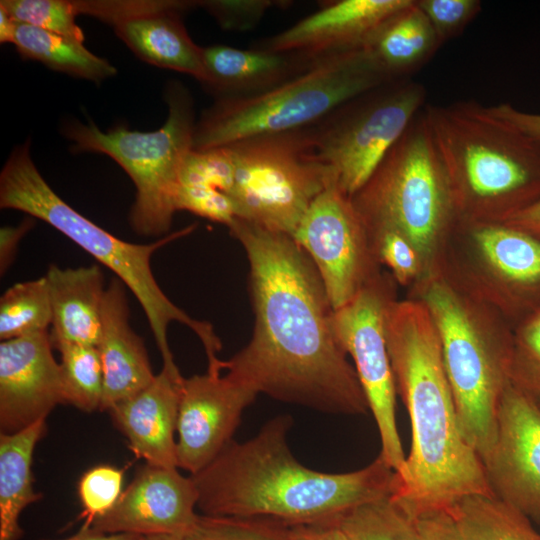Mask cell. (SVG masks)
<instances>
[{"instance_id": "cell-6", "label": "cell", "mask_w": 540, "mask_h": 540, "mask_svg": "<svg viewBox=\"0 0 540 540\" xmlns=\"http://www.w3.org/2000/svg\"><path fill=\"white\" fill-rule=\"evenodd\" d=\"M30 144L27 139L14 147L1 170L0 207L27 213L48 223L113 271L141 305L161 353L163 367L178 369L168 344L167 329L171 322H179L202 342L208 370H218L222 360L217 353L222 344L213 326L193 319L177 307L162 291L151 268L153 254L192 227L148 244L116 237L73 209L51 188L32 160Z\"/></svg>"}, {"instance_id": "cell-46", "label": "cell", "mask_w": 540, "mask_h": 540, "mask_svg": "<svg viewBox=\"0 0 540 540\" xmlns=\"http://www.w3.org/2000/svg\"><path fill=\"white\" fill-rule=\"evenodd\" d=\"M302 540H348L335 521L305 525Z\"/></svg>"}, {"instance_id": "cell-45", "label": "cell", "mask_w": 540, "mask_h": 540, "mask_svg": "<svg viewBox=\"0 0 540 540\" xmlns=\"http://www.w3.org/2000/svg\"><path fill=\"white\" fill-rule=\"evenodd\" d=\"M501 223L540 237V198L515 212Z\"/></svg>"}, {"instance_id": "cell-5", "label": "cell", "mask_w": 540, "mask_h": 540, "mask_svg": "<svg viewBox=\"0 0 540 540\" xmlns=\"http://www.w3.org/2000/svg\"><path fill=\"white\" fill-rule=\"evenodd\" d=\"M423 111L462 222H502L540 198L539 141L476 101Z\"/></svg>"}, {"instance_id": "cell-1", "label": "cell", "mask_w": 540, "mask_h": 540, "mask_svg": "<svg viewBox=\"0 0 540 540\" xmlns=\"http://www.w3.org/2000/svg\"><path fill=\"white\" fill-rule=\"evenodd\" d=\"M227 227L248 257L255 325L249 343L224 361V371L283 402L335 415L370 411L306 252L292 236L238 217Z\"/></svg>"}, {"instance_id": "cell-35", "label": "cell", "mask_w": 540, "mask_h": 540, "mask_svg": "<svg viewBox=\"0 0 540 540\" xmlns=\"http://www.w3.org/2000/svg\"><path fill=\"white\" fill-rule=\"evenodd\" d=\"M235 179V164L228 146L191 149L179 173V185L202 186L228 194Z\"/></svg>"}, {"instance_id": "cell-17", "label": "cell", "mask_w": 540, "mask_h": 540, "mask_svg": "<svg viewBox=\"0 0 540 540\" xmlns=\"http://www.w3.org/2000/svg\"><path fill=\"white\" fill-rule=\"evenodd\" d=\"M198 492L177 468L146 464L114 507L90 526L102 533L184 536L196 520Z\"/></svg>"}, {"instance_id": "cell-18", "label": "cell", "mask_w": 540, "mask_h": 540, "mask_svg": "<svg viewBox=\"0 0 540 540\" xmlns=\"http://www.w3.org/2000/svg\"><path fill=\"white\" fill-rule=\"evenodd\" d=\"M47 331L0 343V430L15 433L64 403L60 364Z\"/></svg>"}, {"instance_id": "cell-19", "label": "cell", "mask_w": 540, "mask_h": 540, "mask_svg": "<svg viewBox=\"0 0 540 540\" xmlns=\"http://www.w3.org/2000/svg\"><path fill=\"white\" fill-rule=\"evenodd\" d=\"M409 0H340L261 40L255 48L297 54L309 61L364 48L371 37Z\"/></svg>"}, {"instance_id": "cell-28", "label": "cell", "mask_w": 540, "mask_h": 540, "mask_svg": "<svg viewBox=\"0 0 540 540\" xmlns=\"http://www.w3.org/2000/svg\"><path fill=\"white\" fill-rule=\"evenodd\" d=\"M447 512L462 540H540L527 515L495 496H466Z\"/></svg>"}, {"instance_id": "cell-38", "label": "cell", "mask_w": 540, "mask_h": 540, "mask_svg": "<svg viewBox=\"0 0 540 540\" xmlns=\"http://www.w3.org/2000/svg\"><path fill=\"white\" fill-rule=\"evenodd\" d=\"M442 45L458 36L480 13L479 0H415Z\"/></svg>"}, {"instance_id": "cell-4", "label": "cell", "mask_w": 540, "mask_h": 540, "mask_svg": "<svg viewBox=\"0 0 540 540\" xmlns=\"http://www.w3.org/2000/svg\"><path fill=\"white\" fill-rule=\"evenodd\" d=\"M437 330L461 431L481 460L497 433L501 398L510 383L513 326L465 273L444 260L414 284Z\"/></svg>"}, {"instance_id": "cell-15", "label": "cell", "mask_w": 540, "mask_h": 540, "mask_svg": "<svg viewBox=\"0 0 540 540\" xmlns=\"http://www.w3.org/2000/svg\"><path fill=\"white\" fill-rule=\"evenodd\" d=\"M257 390L230 372L184 378L177 423V466L196 474L233 440Z\"/></svg>"}, {"instance_id": "cell-3", "label": "cell", "mask_w": 540, "mask_h": 540, "mask_svg": "<svg viewBox=\"0 0 540 540\" xmlns=\"http://www.w3.org/2000/svg\"><path fill=\"white\" fill-rule=\"evenodd\" d=\"M292 425L291 416H276L251 439L232 440L211 463L191 475L202 514L314 525L393 494L396 473L380 456L346 473L305 467L289 448Z\"/></svg>"}, {"instance_id": "cell-30", "label": "cell", "mask_w": 540, "mask_h": 540, "mask_svg": "<svg viewBox=\"0 0 540 540\" xmlns=\"http://www.w3.org/2000/svg\"><path fill=\"white\" fill-rule=\"evenodd\" d=\"M51 323L52 309L45 276L16 283L1 296V341L47 331Z\"/></svg>"}, {"instance_id": "cell-13", "label": "cell", "mask_w": 540, "mask_h": 540, "mask_svg": "<svg viewBox=\"0 0 540 540\" xmlns=\"http://www.w3.org/2000/svg\"><path fill=\"white\" fill-rule=\"evenodd\" d=\"M292 237L315 265L333 310L381 273L366 226L335 177L311 203Z\"/></svg>"}, {"instance_id": "cell-23", "label": "cell", "mask_w": 540, "mask_h": 540, "mask_svg": "<svg viewBox=\"0 0 540 540\" xmlns=\"http://www.w3.org/2000/svg\"><path fill=\"white\" fill-rule=\"evenodd\" d=\"M50 294L53 348L61 344L98 345L106 287L97 265L61 268L50 265L45 275Z\"/></svg>"}, {"instance_id": "cell-47", "label": "cell", "mask_w": 540, "mask_h": 540, "mask_svg": "<svg viewBox=\"0 0 540 540\" xmlns=\"http://www.w3.org/2000/svg\"><path fill=\"white\" fill-rule=\"evenodd\" d=\"M61 540H141V536L129 533H102L91 527L82 526L76 534Z\"/></svg>"}, {"instance_id": "cell-44", "label": "cell", "mask_w": 540, "mask_h": 540, "mask_svg": "<svg viewBox=\"0 0 540 540\" xmlns=\"http://www.w3.org/2000/svg\"><path fill=\"white\" fill-rule=\"evenodd\" d=\"M34 226L33 217L24 219L17 226H5L0 229V272L1 275L11 266L18 244L24 235Z\"/></svg>"}, {"instance_id": "cell-31", "label": "cell", "mask_w": 540, "mask_h": 540, "mask_svg": "<svg viewBox=\"0 0 540 540\" xmlns=\"http://www.w3.org/2000/svg\"><path fill=\"white\" fill-rule=\"evenodd\" d=\"M60 370L64 403L82 411L100 409L103 394V369L96 346L61 344Z\"/></svg>"}, {"instance_id": "cell-37", "label": "cell", "mask_w": 540, "mask_h": 540, "mask_svg": "<svg viewBox=\"0 0 540 540\" xmlns=\"http://www.w3.org/2000/svg\"><path fill=\"white\" fill-rule=\"evenodd\" d=\"M367 232L377 261L391 270L397 283L415 284L423 276L418 253L401 234L386 228L367 229Z\"/></svg>"}, {"instance_id": "cell-9", "label": "cell", "mask_w": 540, "mask_h": 540, "mask_svg": "<svg viewBox=\"0 0 540 540\" xmlns=\"http://www.w3.org/2000/svg\"><path fill=\"white\" fill-rule=\"evenodd\" d=\"M164 100L168 106L165 123L157 130L140 132L125 125L102 131L88 120H69L62 134L72 142L75 153H103L129 175L136 196L129 213L131 228L143 236L166 234L175 214V196L179 173L192 149L195 117L193 99L178 81L166 85Z\"/></svg>"}, {"instance_id": "cell-21", "label": "cell", "mask_w": 540, "mask_h": 540, "mask_svg": "<svg viewBox=\"0 0 540 540\" xmlns=\"http://www.w3.org/2000/svg\"><path fill=\"white\" fill-rule=\"evenodd\" d=\"M125 284L117 277L105 289L97 345L103 369L100 410H109L145 389L155 378L143 339L129 323Z\"/></svg>"}, {"instance_id": "cell-24", "label": "cell", "mask_w": 540, "mask_h": 540, "mask_svg": "<svg viewBox=\"0 0 540 540\" xmlns=\"http://www.w3.org/2000/svg\"><path fill=\"white\" fill-rule=\"evenodd\" d=\"M207 82L203 87L216 99L246 97L265 92L306 69L313 61L297 54L223 44L203 48Z\"/></svg>"}, {"instance_id": "cell-49", "label": "cell", "mask_w": 540, "mask_h": 540, "mask_svg": "<svg viewBox=\"0 0 540 540\" xmlns=\"http://www.w3.org/2000/svg\"><path fill=\"white\" fill-rule=\"evenodd\" d=\"M141 540H184L183 536L171 535V534H159L141 536Z\"/></svg>"}, {"instance_id": "cell-39", "label": "cell", "mask_w": 540, "mask_h": 540, "mask_svg": "<svg viewBox=\"0 0 540 540\" xmlns=\"http://www.w3.org/2000/svg\"><path fill=\"white\" fill-rule=\"evenodd\" d=\"M176 211L185 210L228 226L236 218L231 198L217 189L179 185L175 196Z\"/></svg>"}, {"instance_id": "cell-32", "label": "cell", "mask_w": 540, "mask_h": 540, "mask_svg": "<svg viewBox=\"0 0 540 540\" xmlns=\"http://www.w3.org/2000/svg\"><path fill=\"white\" fill-rule=\"evenodd\" d=\"M305 525L253 517H218L198 514L184 540H302Z\"/></svg>"}, {"instance_id": "cell-7", "label": "cell", "mask_w": 540, "mask_h": 540, "mask_svg": "<svg viewBox=\"0 0 540 540\" xmlns=\"http://www.w3.org/2000/svg\"><path fill=\"white\" fill-rule=\"evenodd\" d=\"M352 201L367 229H391L410 242L423 275L445 260L462 221L423 109Z\"/></svg>"}, {"instance_id": "cell-10", "label": "cell", "mask_w": 540, "mask_h": 540, "mask_svg": "<svg viewBox=\"0 0 540 540\" xmlns=\"http://www.w3.org/2000/svg\"><path fill=\"white\" fill-rule=\"evenodd\" d=\"M235 179L227 194L236 217L293 236L314 199L334 177L317 158L309 127L227 145Z\"/></svg>"}, {"instance_id": "cell-8", "label": "cell", "mask_w": 540, "mask_h": 540, "mask_svg": "<svg viewBox=\"0 0 540 540\" xmlns=\"http://www.w3.org/2000/svg\"><path fill=\"white\" fill-rule=\"evenodd\" d=\"M390 81L365 47L318 58L265 92L216 99L195 123L192 149L310 127L346 102Z\"/></svg>"}, {"instance_id": "cell-43", "label": "cell", "mask_w": 540, "mask_h": 540, "mask_svg": "<svg viewBox=\"0 0 540 540\" xmlns=\"http://www.w3.org/2000/svg\"><path fill=\"white\" fill-rule=\"evenodd\" d=\"M488 109L497 118L540 142V114L519 110L509 103L488 106Z\"/></svg>"}, {"instance_id": "cell-11", "label": "cell", "mask_w": 540, "mask_h": 540, "mask_svg": "<svg viewBox=\"0 0 540 540\" xmlns=\"http://www.w3.org/2000/svg\"><path fill=\"white\" fill-rule=\"evenodd\" d=\"M426 89L410 78L380 85L309 127L318 160L350 197L425 107Z\"/></svg>"}, {"instance_id": "cell-42", "label": "cell", "mask_w": 540, "mask_h": 540, "mask_svg": "<svg viewBox=\"0 0 540 540\" xmlns=\"http://www.w3.org/2000/svg\"><path fill=\"white\" fill-rule=\"evenodd\" d=\"M417 524L421 540H462L446 510L425 513L417 518Z\"/></svg>"}, {"instance_id": "cell-16", "label": "cell", "mask_w": 540, "mask_h": 540, "mask_svg": "<svg viewBox=\"0 0 540 540\" xmlns=\"http://www.w3.org/2000/svg\"><path fill=\"white\" fill-rule=\"evenodd\" d=\"M493 495L540 522V407L511 384L497 414V433L483 459Z\"/></svg>"}, {"instance_id": "cell-20", "label": "cell", "mask_w": 540, "mask_h": 540, "mask_svg": "<svg viewBox=\"0 0 540 540\" xmlns=\"http://www.w3.org/2000/svg\"><path fill=\"white\" fill-rule=\"evenodd\" d=\"M183 381L179 369L162 367L145 389L108 410L130 449L146 464L178 468L175 433Z\"/></svg>"}, {"instance_id": "cell-33", "label": "cell", "mask_w": 540, "mask_h": 540, "mask_svg": "<svg viewBox=\"0 0 540 540\" xmlns=\"http://www.w3.org/2000/svg\"><path fill=\"white\" fill-rule=\"evenodd\" d=\"M510 383L538 400L540 397V306L513 326Z\"/></svg>"}, {"instance_id": "cell-26", "label": "cell", "mask_w": 540, "mask_h": 540, "mask_svg": "<svg viewBox=\"0 0 540 540\" xmlns=\"http://www.w3.org/2000/svg\"><path fill=\"white\" fill-rule=\"evenodd\" d=\"M46 432V420L0 434V540H19L23 510L42 498L33 488L32 458Z\"/></svg>"}, {"instance_id": "cell-2", "label": "cell", "mask_w": 540, "mask_h": 540, "mask_svg": "<svg viewBox=\"0 0 540 540\" xmlns=\"http://www.w3.org/2000/svg\"><path fill=\"white\" fill-rule=\"evenodd\" d=\"M385 337L412 432L392 497L417 519L447 511L466 496H494L479 454L461 431L439 336L425 305L393 299L385 313Z\"/></svg>"}, {"instance_id": "cell-40", "label": "cell", "mask_w": 540, "mask_h": 540, "mask_svg": "<svg viewBox=\"0 0 540 540\" xmlns=\"http://www.w3.org/2000/svg\"><path fill=\"white\" fill-rule=\"evenodd\" d=\"M283 1L274 0H205L198 1L222 29L247 31L253 29L272 7Z\"/></svg>"}, {"instance_id": "cell-25", "label": "cell", "mask_w": 540, "mask_h": 540, "mask_svg": "<svg viewBox=\"0 0 540 540\" xmlns=\"http://www.w3.org/2000/svg\"><path fill=\"white\" fill-rule=\"evenodd\" d=\"M441 44L415 0L388 18L366 44L373 60L391 81L409 78Z\"/></svg>"}, {"instance_id": "cell-48", "label": "cell", "mask_w": 540, "mask_h": 540, "mask_svg": "<svg viewBox=\"0 0 540 540\" xmlns=\"http://www.w3.org/2000/svg\"><path fill=\"white\" fill-rule=\"evenodd\" d=\"M16 21L0 7V42L12 43L14 40Z\"/></svg>"}, {"instance_id": "cell-41", "label": "cell", "mask_w": 540, "mask_h": 540, "mask_svg": "<svg viewBox=\"0 0 540 540\" xmlns=\"http://www.w3.org/2000/svg\"><path fill=\"white\" fill-rule=\"evenodd\" d=\"M77 15L95 17L112 27L127 18L170 9L179 0H90L72 1Z\"/></svg>"}, {"instance_id": "cell-12", "label": "cell", "mask_w": 540, "mask_h": 540, "mask_svg": "<svg viewBox=\"0 0 540 540\" xmlns=\"http://www.w3.org/2000/svg\"><path fill=\"white\" fill-rule=\"evenodd\" d=\"M393 299L392 278L380 273L350 302L333 310L332 325L341 347L353 360L377 425L379 456L400 475L406 455L396 424V382L385 337V313Z\"/></svg>"}, {"instance_id": "cell-22", "label": "cell", "mask_w": 540, "mask_h": 540, "mask_svg": "<svg viewBox=\"0 0 540 540\" xmlns=\"http://www.w3.org/2000/svg\"><path fill=\"white\" fill-rule=\"evenodd\" d=\"M195 7L198 1H180L170 9L127 18L113 28L142 61L188 74L203 86L208 79L203 47L191 39L182 18Z\"/></svg>"}, {"instance_id": "cell-34", "label": "cell", "mask_w": 540, "mask_h": 540, "mask_svg": "<svg viewBox=\"0 0 540 540\" xmlns=\"http://www.w3.org/2000/svg\"><path fill=\"white\" fill-rule=\"evenodd\" d=\"M0 7L17 22L85 41L84 32L76 22L77 13L72 1L1 0Z\"/></svg>"}, {"instance_id": "cell-36", "label": "cell", "mask_w": 540, "mask_h": 540, "mask_svg": "<svg viewBox=\"0 0 540 540\" xmlns=\"http://www.w3.org/2000/svg\"><path fill=\"white\" fill-rule=\"evenodd\" d=\"M123 477V470L111 465L95 466L82 475L78 495L83 526L90 527L114 507L122 494Z\"/></svg>"}, {"instance_id": "cell-50", "label": "cell", "mask_w": 540, "mask_h": 540, "mask_svg": "<svg viewBox=\"0 0 540 540\" xmlns=\"http://www.w3.org/2000/svg\"><path fill=\"white\" fill-rule=\"evenodd\" d=\"M537 404H538V406L540 407V397H539V399L537 400Z\"/></svg>"}, {"instance_id": "cell-29", "label": "cell", "mask_w": 540, "mask_h": 540, "mask_svg": "<svg viewBox=\"0 0 540 540\" xmlns=\"http://www.w3.org/2000/svg\"><path fill=\"white\" fill-rule=\"evenodd\" d=\"M334 521L348 540H421L417 519L392 494L360 504Z\"/></svg>"}, {"instance_id": "cell-27", "label": "cell", "mask_w": 540, "mask_h": 540, "mask_svg": "<svg viewBox=\"0 0 540 540\" xmlns=\"http://www.w3.org/2000/svg\"><path fill=\"white\" fill-rule=\"evenodd\" d=\"M13 45L23 59L73 77L100 83L117 74L106 59L88 50L84 42L17 22Z\"/></svg>"}, {"instance_id": "cell-14", "label": "cell", "mask_w": 540, "mask_h": 540, "mask_svg": "<svg viewBox=\"0 0 540 540\" xmlns=\"http://www.w3.org/2000/svg\"><path fill=\"white\" fill-rule=\"evenodd\" d=\"M459 232L481 268L482 277L467 276L512 326L540 306V237L501 222H461Z\"/></svg>"}]
</instances>
